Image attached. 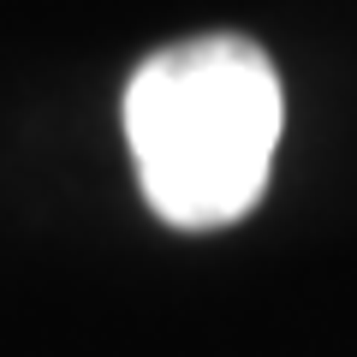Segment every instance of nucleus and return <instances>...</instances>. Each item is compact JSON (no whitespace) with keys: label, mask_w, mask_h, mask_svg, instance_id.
<instances>
[{"label":"nucleus","mask_w":357,"mask_h":357,"mask_svg":"<svg viewBox=\"0 0 357 357\" xmlns=\"http://www.w3.org/2000/svg\"><path fill=\"white\" fill-rule=\"evenodd\" d=\"M280 77L244 36H191L126 84V143L149 208L178 232H215L256 208L280 143Z\"/></svg>","instance_id":"f257e3e1"}]
</instances>
